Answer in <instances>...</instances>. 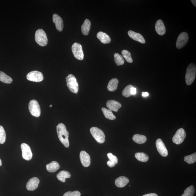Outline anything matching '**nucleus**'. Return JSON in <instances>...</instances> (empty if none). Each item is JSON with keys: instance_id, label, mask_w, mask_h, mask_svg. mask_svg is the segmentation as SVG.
I'll return each instance as SVG.
<instances>
[{"instance_id": "f257e3e1", "label": "nucleus", "mask_w": 196, "mask_h": 196, "mask_svg": "<svg viewBox=\"0 0 196 196\" xmlns=\"http://www.w3.org/2000/svg\"><path fill=\"white\" fill-rule=\"evenodd\" d=\"M57 128L58 137L59 140L65 147L68 148L70 146L68 139L69 133L66 130V126L63 124L60 123L57 125Z\"/></svg>"}, {"instance_id": "f03ea898", "label": "nucleus", "mask_w": 196, "mask_h": 196, "mask_svg": "<svg viewBox=\"0 0 196 196\" xmlns=\"http://www.w3.org/2000/svg\"><path fill=\"white\" fill-rule=\"evenodd\" d=\"M196 73V66L194 63L189 64L186 70V82L187 85H189L193 83L195 79Z\"/></svg>"}, {"instance_id": "7ed1b4c3", "label": "nucleus", "mask_w": 196, "mask_h": 196, "mask_svg": "<svg viewBox=\"0 0 196 196\" xmlns=\"http://www.w3.org/2000/svg\"><path fill=\"white\" fill-rule=\"evenodd\" d=\"M66 85L70 91L74 93H77L79 91V84L75 77L72 74H70L66 78Z\"/></svg>"}, {"instance_id": "20e7f679", "label": "nucleus", "mask_w": 196, "mask_h": 196, "mask_svg": "<svg viewBox=\"0 0 196 196\" xmlns=\"http://www.w3.org/2000/svg\"><path fill=\"white\" fill-rule=\"evenodd\" d=\"M35 40L36 43L42 47L46 46L48 43V38L46 32L43 30L39 29L35 34Z\"/></svg>"}, {"instance_id": "39448f33", "label": "nucleus", "mask_w": 196, "mask_h": 196, "mask_svg": "<svg viewBox=\"0 0 196 196\" xmlns=\"http://www.w3.org/2000/svg\"><path fill=\"white\" fill-rule=\"evenodd\" d=\"M90 132L96 141L99 144H103L105 141V136L104 132L97 127H92Z\"/></svg>"}, {"instance_id": "423d86ee", "label": "nucleus", "mask_w": 196, "mask_h": 196, "mask_svg": "<svg viewBox=\"0 0 196 196\" xmlns=\"http://www.w3.org/2000/svg\"><path fill=\"white\" fill-rule=\"evenodd\" d=\"M30 113L32 116L39 117L41 114V109L39 104L37 101L33 100L30 101L29 105Z\"/></svg>"}, {"instance_id": "0eeeda50", "label": "nucleus", "mask_w": 196, "mask_h": 196, "mask_svg": "<svg viewBox=\"0 0 196 196\" xmlns=\"http://www.w3.org/2000/svg\"><path fill=\"white\" fill-rule=\"evenodd\" d=\"M72 51L75 58L79 60L84 59V54L81 45L77 43H75L72 45Z\"/></svg>"}, {"instance_id": "6e6552de", "label": "nucleus", "mask_w": 196, "mask_h": 196, "mask_svg": "<svg viewBox=\"0 0 196 196\" xmlns=\"http://www.w3.org/2000/svg\"><path fill=\"white\" fill-rule=\"evenodd\" d=\"M27 79L30 81L40 82L43 81L44 77L42 72L35 71L28 73L27 75Z\"/></svg>"}, {"instance_id": "1a4fd4ad", "label": "nucleus", "mask_w": 196, "mask_h": 196, "mask_svg": "<svg viewBox=\"0 0 196 196\" xmlns=\"http://www.w3.org/2000/svg\"><path fill=\"white\" fill-rule=\"evenodd\" d=\"M186 133L184 129H179L173 138L172 140L173 143L177 145L182 143L186 137Z\"/></svg>"}, {"instance_id": "9d476101", "label": "nucleus", "mask_w": 196, "mask_h": 196, "mask_svg": "<svg viewBox=\"0 0 196 196\" xmlns=\"http://www.w3.org/2000/svg\"><path fill=\"white\" fill-rule=\"evenodd\" d=\"M189 36L186 32H183L179 36L176 42V47L180 49L184 47L188 41Z\"/></svg>"}, {"instance_id": "9b49d317", "label": "nucleus", "mask_w": 196, "mask_h": 196, "mask_svg": "<svg viewBox=\"0 0 196 196\" xmlns=\"http://www.w3.org/2000/svg\"><path fill=\"white\" fill-rule=\"evenodd\" d=\"M21 148L23 158L27 161L31 160L33 154L29 146L26 144L23 143L21 144Z\"/></svg>"}, {"instance_id": "f8f14e48", "label": "nucleus", "mask_w": 196, "mask_h": 196, "mask_svg": "<svg viewBox=\"0 0 196 196\" xmlns=\"http://www.w3.org/2000/svg\"><path fill=\"white\" fill-rule=\"evenodd\" d=\"M156 146L157 150L161 156L164 157L167 156L168 154L167 150L161 139H159L157 140Z\"/></svg>"}, {"instance_id": "ddd939ff", "label": "nucleus", "mask_w": 196, "mask_h": 196, "mask_svg": "<svg viewBox=\"0 0 196 196\" xmlns=\"http://www.w3.org/2000/svg\"><path fill=\"white\" fill-rule=\"evenodd\" d=\"M82 164L84 167H87L90 164V158L89 154L85 151H82L80 154Z\"/></svg>"}, {"instance_id": "4468645a", "label": "nucleus", "mask_w": 196, "mask_h": 196, "mask_svg": "<svg viewBox=\"0 0 196 196\" xmlns=\"http://www.w3.org/2000/svg\"><path fill=\"white\" fill-rule=\"evenodd\" d=\"M40 180L37 177H33L29 180L27 183L26 188L29 191H34L38 188Z\"/></svg>"}, {"instance_id": "2eb2a0df", "label": "nucleus", "mask_w": 196, "mask_h": 196, "mask_svg": "<svg viewBox=\"0 0 196 196\" xmlns=\"http://www.w3.org/2000/svg\"><path fill=\"white\" fill-rule=\"evenodd\" d=\"M52 20L55 24L56 29L58 31H62L63 29L64 24L61 17L57 14H53Z\"/></svg>"}, {"instance_id": "dca6fc26", "label": "nucleus", "mask_w": 196, "mask_h": 196, "mask_svg": "<svg viewBox=\"0 0 196 196\" xmlns=\"http://www.w3.org/2000/svg\"><path fill=\"white\" fill-rule=\"evenodd\" d=\"M106 105L110 110L115 112H118V109L122 107L121 104L120 103L114 100L107 101Z\"/></svg>"}, {"instance_id": "f3484780", "label": "nucleus", "mask_w": 196, "mask_h": 196, "mask_svg": "<svg viewBox=\"0 0 196 196\" xmlns=\"http://www.w3.org/2000/svg\"><path fill=\"white\" fill-rule=\"evenodd\" d=\"M128 34L130 37L133 40L141 43L142 44H144L146 43L145 39L141 34L132 31V30H130L128 32Z\"/></svg>"}, {"instance_id": "a211bd4d", "label": "nucleus", "mask_w": 196, "mask_h": 196, "mask_svg": "<svg viewBox=\"0 0 196 196\" xmlns=\"http://www.w3.org/2000/svg\"><path fill=\"white\" fill-rule=\"evenodd\" d=\"M155 29L157 33L159 35L162 36L164 35L166 30L164 24L162 20L159 19L157 21L155 25Z\"/></svg>"}, {"instance_id": "6ab92c4d", "label": "nucleus", "mask_w": 196, "mask_h": 196, "mask_svg": "<svg viewBox=\"0 0 196 196\" xmlns=\"http://www.w3.org/2000/svg\"><path fill=\"white\" fill-rule=\"evenodd\" d=\"M97 37L103 44H108L111 42V39L110 36L103 32H98L97 34Z\"/></svg>"}, {"instance_id": "aec40b11", "label": "nucleus", "mask_w": 196, "mask_h": 196, "mask_svg": "<svg viewBox=\"0 0 196 196\" xmlns=\"http://www.w3.org/2000/svg\"><path fill=\"white\" fill-rule=\"evenodd\" d=\"M129 180L128 178L124 176H121L116 179L115 180V184L116 186L120 188H122L128 184Z\"/></svg>"}, {"instance_id": "412c9836", "label": "nucleus", "mask_w": 196, "mask_h": 196, "mask_svg": "<svg viewBox=\"0 0 196 196\" xmlns=\"http://www.w3.org/2000/svg\"><path fill=\"white\" fill-rule=\"evenodd\" d=\"M91 27V22L88 19H85L81 26V31L84 35H87Z\"/></svg>"}, {"instance_id": "4be33fe9", "label": "nucleus", "mask_w": 196, "mask_h": 196, "mask_svg": "<svg viewBox=\"0 0 196 196\" xmlns=\"http://www.w3.org/2000/svg\"><path fill=\"white\" fill-rule=\"evenodd\" d=\"M119 81L116 78H113L109 81L107 89L110 92H114L117 90Z\"/></svg>"}, {"instance_id": "5701e85b", "label": "nucleus", "mask_w": 196, "mask_h": 196, "mask_svg": "<svg viewBox=\"0 0 196 196\" xmlns=\"http://www.w3.org/2000/svg\"><path fill=\"white\" fill-rule=\"evenodd\" d=\"M107 156L109 159V160L107 162V165L110 167L115 166L118 163V160L117 157L111 153H108L107 154Z\"/></svg>"}, {"instance_id": "b1692460", "label": "nucleus", "mask_w": 196, "mask_h": 196, "mask_svg": "<svg viewBox=\"0 0 196 196\" xmlns=\"http://www.w3.org/2000/svg\"><path fill=\"white\" fill-rule=\"evenodd\" d=\"M60 168L59 163L55 161L52 162L51 163L46 165L47 171L51 173H53L57 171Z\"/></svg>"}, {"instance_id": "393cba45", "label": "nucleus", "mask_w": 196, "mask_h": 196, "mask_svg": "<svg viewBox=\"0 0 196 196\" xmlns=\"http://www.w3.org/2000/svg\"><path fill=\"white\" fill-rule=\"evenodd\" d=\"M71 176V175L69 172L64 171H60L57 175L58 180L62 182H65L66 179L70 178Z\"/></svg>"}, {"instance_id": "a878e982", "label": "nucleus", "mask_w": 196, "mask_h": 196, "mask_svg": "<svg viewBox=\"0 0 196 196\" xmlns=\"http://www.w3.org/2000/svg\"><path fill=\"white\" fill-rule=\"evenodd\" d=\"M133 140L138 144L145 143L147 141V138L145 135L139 134H135L133 137Z\"/></svg>"}, {"instance_id": "bb28decb", "label": "nucleus", "mask_w": 196, "mask_h": 196, "mask_svg": "<svg viewBox=\"0 0 196 196\" xmlns=\"http://www.w3.org/2000/svg\"><path fill=\"white\" fill-rule=\"evenodd\" d=\"M102 111L105 118L110 120H114L116 119V116L113 115L112 112L105 107H102Z\"/></svg>"}, {"instance_id": "cd10ccee", "label": "nucleus", "mask_w": 196, "mask_h": 196, "mask_svg": "<svg viewBox=\"0 0 196 196\" xmlns=\"http://www.w3.org/2000/svg\"><path fill=\"white\" fill-rule=\"evenodd\" d=\"M12 79L5 73L0 71V81L6 84H11L12 82Z\"/></svg>"}, {"instance_id": "c85d7f7f", "label": "nucleus", "mask_w": 196, "mask_h": 196, "mask_svg": "<svg viewBox=\"0 0 196 196\" xmlns=\"http://www.w3.org/2000/svg\"><path fill=\"white\" fill-rule=\"evenodd\" d=\"M135 157L138 160L142 162H146L149 159L148 155L144 153H137L135 154Z\"/></svg>"}, {"instance_id": "c756f323", "label": "nucleus", "mask_w": 196, "mask_h": 196, "mask_svg": "<svg viewBox=\"0 0 196 196\" xmlns=\"http://www.w3.org/2000/svg\"><path fill=\"white\" fill-rule=\"evenodd\" d=\"M114 60H115L116 64L118 66L122 65L125 62L123 57L118 53H115L114 55Z\"/></svg>"}, {"instance_id": "7c9ffc66", "label": "nucleus", "mask_w": 196, "mask_h": 196, "mask_svg": "<svg viewBox=\"0 0 196 196\" xmlns=\"http://www.w3.org/2000/svg\"><path fill=\"white\" fill-rule=\"evenodd\" d=\"M184 161L189 164H193L196 161V153L185 156L184 158Z\"/></svg>"}, {"instance_id": "2f4dec72", "label": "nucleus", "mask_w": 196, "mask_h": 196, "mask_svg": "<svg viewBox=\"0 0 196 196\" xmlns=\"http://www.w3.org/2000/svg\"><path fill=\"white\" fill-rule=\"evenodd\" d=\"M121 53L123 57L125 58L127 62L129 63H132L133 60L130 52L126 50H123L121 51Z\"/></svg>"}, {"instance_id": "473e14b6", "label": "nucleus", "mask_w": 196, "mask_h": 196, "mask_svg": "<svg viewBox=\"0 0 196 196\" xmlns=\"http://www.w3.org/2000/svg\"><path fill=\"white\" fill-rule=\"evenodd\" d=\"M195 189L193 185L189 186L185 189L184 193L181 196H193L195 193Z\"/></svg>"}, {"instance_id": "72a5a7b5", "label": "nucleus", "mask_w": 196, "mask_h": 196, "mask_svg": "<svg viewBox=\"0 0 196 196\" xmlns=\"http://www.w3.org/2000/svg\"><path fill=\"white\" fill-rule=\"evenodd\" d=\"M133 87L132 85H129L127 86L123 90L122 92V95L125 98H129L132 96L131 93V88Z\"/></svg>"}, {"instance_id": "f704fd0d", "label": "nucleus", "mask_w": 196, "mask_h": 196, "mask_svg": "<svg viewBox=\"0 0 196 196\" xmlns=\"http://www.w3.org/2000/svg\"><path fill=\"white\" fill-rule=\"evenodd\" d=\"M6 139V134L2 126L0 125V144H2L5 143Z\"/></svg>"}, {"instance_id": "c9c22d12", "label": "nucleus", "mask_w": 196, "mask_h": 196, "mask_svg": "<svg viewBox=\"0 0 196 196\" xmlns=\"http://www.w3.org/2000/svg\"><path fill=\"white\" fill-rule=\"evenodd\" d=\"M81 193L78 191H68L65 193L63 196H80Z\"/></svg>"}, {"instance_id": "e433bc0d", "label": "nucleus", "mask_w": 196, "mask_h": 196, "mask_svg": "<svg viewBox=\"0 0 196 196\" xmlns=\"http://www.w3.org/2000/svg\"><path fill=\"white\" fill-rule=\"evenodd\" d=\"M131 93L132 95H134L136 94V88L132 87L131 89Z\"/></svg>"}, {"instance_id": "4c0bfd02", "label": "nucleus", "mask_w": 196, "mask_h": 196, "mask_svg": "<svg viewBox=\"0 0 196 196\" xmlns=\"http://www.w3.org/2000/svg\"><path fill=\"white\" fill-rule=\"evenodd\" d=\"M143 196H158L156 194L150 193V194H147L144 195H143Z\"/></svg>"}, {"instance_id": "58836bf2", "label": "nucleus", "mask_w": 196, "mask_h": 196, "mask_svg": "<svg viewBox=\"0 0 196 196\" xmlns=\"http://www.w3.org/2000/svg\"><path fill=\"white\" fill-rule=\"evenodd\" d=\"M148 95H149V94H148V93L146 92H143V93H142V95L143 97H147L148 96Z\"/></svg>"}, {"instance_id": "ea45409f", "label": "nucleus", "mask_w": 196, "mask_h": 196, "mask_svg": "<svg viewBox=\"0 0 196 196\" xmlns=\"http://www.w3.org/2000/svg\"><path fill=\"white\" fill-rule=\"evenodd\" d=\"M192 3H193V5L196 7V1L195 0H192L191 1Z\"/></svg>"}, {"instance_id": "a19ab883", "label": "nucleus", "mask_w": 196, "mask_h": 196, "mask_svg": "<svg viewBox=\"0 0 196 196\" xmlns=\"http://www.w3.org/2000/svg\"><path fill=\"white\" fill-rule=\"evenodd\" d=\"M2 165V161L1 160V159H0V166H1Z\"/></svg>"}, {"instance_id": "79ce46f5", "label": "nucleus", "mask_w": 196, "mask_h": 196, "mask_svg": "<svg viewBox=\"0 0 196 196\" xmlns=\"http://www.w3.org/2000/svg\"><path fill=\"white\" fill-rule=\"evenodd\" d=\"M52 107V105H50V106H49V107Z\"/></svg>"}]
</instances>
